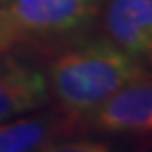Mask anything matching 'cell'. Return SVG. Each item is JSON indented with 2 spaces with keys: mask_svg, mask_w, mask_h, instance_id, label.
<instances>
[{
  "mask_svg": "<svg viewBox=\"0 0 152 152\" xmlns=\"http://www.w3.org/2000/svg\"><path fill=\"white\" fill-rule=\"evenodd\" d=\"M9 48V44H7V40H6V37H4V33L0 31V53H4L6 50Z\"/></svg>",
  "mask_w": 152,
  "mask_h": 152,
  "instance_id": "7",
  "label": "cell"
},
{
  "mask_svg": "<svg viewBox=\"0 0 152 152\" xmlns=\"http://www.w3.org/2000/svg\"><path fill=\"white\" fill-rule=\"evenodd\" d=\"M48 97V77L40 70L0 53V123L37 110Z\"/></svg>",
  "mask_w": 152,
  "mask_h": 152,
  "instance_id": "5",
  "label": "cell"
},
{
  "mask_svg": "<svg viewBox=\"0 0 152 152\" xmlns=\"http://www.w3.org/2000/svg\"><path fill=\"white\" fill-rule=\"evenodd\" d=\"M104 0H0V31L9 46L26 39L79 33L101 11Z\"/></svg>",
  "mask_w": 152,
  "mask_h": 152,
  "instance_id": "2",
  "label": "cell"
},
{
  "mask_svg": "<svg viewBox=\"0 0 152 152\" xmlns=\"http://www.w3.org/2000/svg\"><path fill=\"white\" fill-rule=\"evenodd\" d=\"M88 123L112 134H152V81L137 79L86 114Z\"/></svg>",
  "mask_w": 152,
  "mask_h": 152,
  "instance_id": "3",
  "label": "cell"
},
{
  "mask_svg": "<svg viewBox=\"0 0 152 152\" xmlns=\"http://www.w3.org/2000/svg\"><path fill=\"white\" fill-rule=\"evenodd\" d=\"M148 68L110 39L77 44L51 62L48 86L70 114L84 115L123 86L147 77Z\"/></svg>",
  "mask_w": 152,
  "mask_h": 152,
  "instance_id": "1",
  "label": "cell"
},
{
  "mask_svg": "<svg viewBox=\"0 0 152 152\" xmlns=\"http://www.w3.org/2000/svg\"><path fill=\"white\" fill-rule=\"evenodd\" d=\"M103 13L108 39L152 68V0H106Z\"/></svg>",
  "mask_w": 152,
  "mask_h": 152,
  "instance_id": "4",
  "label": "cell"
},
{
  "mask_svg": "<svg viewBox=\"0 0 152 152\" xmlns=\"http://www.w3.org/2000/svg\"><path fill=\"white\" fill-rule=\"evenodd\" d=\"M57 130L48 119H9L0 123V152H31L53 147Z\"/></svg>",
  "mask_w": 152,
  "mask_h": 152,
  "instance_id": "6",
  "label": "cell"
}]
</instances>
